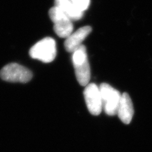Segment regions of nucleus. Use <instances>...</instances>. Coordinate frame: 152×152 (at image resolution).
Instances as JSON below:
<instances>
[{
	"instance_id": "obj_10",
	"label": "nucleus",
	"mask_w": 152,
	"mask_h": 152,
	"mask_svg": "<svg viewBox=\"0 0 152 152\" xmlns=\"http://www.w3.org/2000/svg\"><path fill=\"white\" fill-rule=\"evenodd\" d=\"M72 1L75 5L83 12L88 8L90 4V0H72Z\"/></svg>"
},
{
	"instance_id": "obj_2",
	"label": "nucleus",
	"mask_w": 152,
	"mask_h": 152,
	"mask_svg": "<svg viewBox=\"0 0 152 152\" xmlns=\"http://www.w3.org/2000/svg\"><path fill=\"white\" fill-rule=\"evenodd\" d=\"M29 55L31 58L39 60L44 63L51 62L56 55L55 41L50 37L40 40L31 48Z\"/></svg>"
},
{
	"instance_id": "obj_6",
	"label": "nucleus",
	"mask_w": 152,
	"mask_h": 152,
	"mask_svg": "<svg viewBox=\"0 0 152 152\" xmlns=\"http://www.w3.org/2000/svg\"><path fill=\"white\" fill-rule=\"evenodd\" d=\"M84 96L89 112L93 115H98L103 109L102 95L99 86L94 83L86 86Z\"/></svg>"
},
{
	"instance_id": "obj_1",
	"label": "nucleus",
	"mask_w": 152,
	"mask_h": 152,
	"mask_svg": "<svg viewBox=\"0 0 152 152\" xmlns=\"http://www.w3.org/2000/svg\"><path fill=\"white\" fill-rule=\"evenodd\" d=\"M72 59L77 81L80 86H86L91 78V69L86 48L84 45H82L73 52Z\"/></svg>"
},
{
	"instance_id": "obj_3",
	"label": "nucleus",
	"mask_w": 152,
	"mask_h": 152,
	"mask_svg": "<svg viewBox=\"0 0 152 152\" xmlns=\"http://www.w3.org/2000/svg\"><path fill=\"white\" fill-rule=\"evenodd\" d=\"M102 95L103 108L110 116L117 115V109L121 98V94L107 83H102L99 86Z\"/></svg>"
},
{
	"instance_id": "obj_9",
	"label": "nucleus",
	"mask_w": 152,
	"mask_h": 152,
	"mask_svg": "<svg viewBox=\"0 0 152 152\" xmlns=\"http://www.w3.org/2000/svg\"><path fill=\"white\" fill-rule=\"evenodd\" d=\"M55 7L60 8L72 20H78L83 17L82 12L75 5L72 0H55Z\"/></svg>"
},
{
	"instance_id": "obj_4",
	"label": "nucleus",
	"mask_w": 152,
	"mask_h": 152,
	"mask_svg": "<svg viewBox=\"0 0 152 152\" xmlns=\"http://www.w3.org/2000/svg\"><path fill=\"white\" fill-rule=\"evenodd\" d=\"M0 77L7 82L26 83L31 80L32 73L22 65L12 63L5 65L1 70Z\"/></svg>"
},
{
	"instance_id": "obj_5",
	"label": "nucleus",
	"mask_w": 152,
	"mask_h": 152,
	"mask_svg": "<svg viewBox=\"0 0 152 152\" xmlns=\"http://www.w3.org/2000/svg\"><path fill=\"white\" fill-rule=\"evenodd\" d=\"M51 20L54 23V31L57 36L66 38L72 34L74 29L72 20L56 7L51 8L49 11Z\"/></svg>"
},
{
	"instance_id": "obj_8",
	"label": "nucleus",
	"mask_w": 152,
	"mask_h": 152,
	"mask_svg": "<svg viewBox=\"0 0 152 152\" xmlns=\"http://www.w3.org/2000/svg\"><path fill=\"white\" fill-rule=\"evenodd\" d=\"M117 115L125 124H129L132 120L134 115V108L129 95L127 93H124L121 95Z\"/></svg>"
},
{
	"instance_id": "obj_7",
	"label": "nucleus",
	"mask_w": 152,
	"mask_h": 152,
	"mask_svg": "<svg viewBox=\"0 0 152 152\" xmlns=\"http://www.w3.org/2000/svg\"><path fill=\"white\" fill-rule=\"evenodd\" d=\"M92 31L90 26H84L79 28L75 32H72L69 37L66 38L64 46L66 50L70 53L73 52L82 45V42Z\"/></svg>"
}]
</instances>
